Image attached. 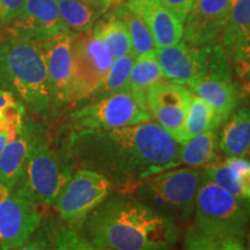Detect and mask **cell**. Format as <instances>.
I'll use <instances>...</instances> for the list:
<instances>
[{
	"label": "cell",
	"mask_w": 250,
	"mask_h": 250,
	"mask_svg": "<svg viewBox=\"0 0 250 250\" xmlns=\"http://www.w3.org/2000/svg\"><path fill=\"white\" fill-rule=\"evenodd\" d=\"M181 144L154 122L117 129H77L68 137V158L104 175L124 189L180 166Z\"/></svg>",
	"instance_id": "cell-1"
},
{
	"label": "cell",
	"mask_w": 250,
	"mask_h": 250,
	"mask_svg": "<svg viewBox=\"0 0 250 250\" xmlns=\"http://www.w3.org/2000/svg\"><path fill=\"white\" fill-rule=\"evenodd\" d=\"M81 226L93 248L101 250H165L181 239L177 223L125 193L108 196Z\"/></svg>",
	"instance_id": "cell-2"
},
{
	"label": "cell",
	"mask_w": 250,
	"mask_h": 250,
	"mask_svg": "<svg viewBox=\"0 0 250 250\" xmlns=\"http://www.w3.org/2000/svg\"><path fill=\"white\" fill-rule=\"evenodd\" d=\"M249 202L237 198L219 187L203 170L196 196L193 223L184 233V248L245 249L250 224Z\"/></svg>",
	"instance_id": "cell-3"
},
{
	"label": "cell",
	"mask_w": 250,
	"mask_h": 250,
	"mask_svg": "<svg viewBox=\"0 0 250 250\" xmlns=\"http://www.w3.org/2000/svg\"><path fill=\"white\" fill-rule=\"evenodd\" d=\"M0 88L39 115L52 109V92L39 42L8 36L0 42Z\"/></svg>",
	"instance_id": "cell-4"
},
{
	"label": "cell",
	"mask_w": 250,
	"mask_h": 250,
	"mask_svg": "<svg viewBox=\"0 0 250 250\" xmlns=\"http://www.w3.org/2000/svg\"><path fill=\"white\" fill-rule=\"evenodd\" d=\"M203 170L193 167L165 170L131 188L138 198L175 223H188L195 210Z\"/></svg>",
	"instance_id": "cell-5"
},
{
	"label": "cell",
	"mask_w": 250,
	"mask_h": 250,
	"mask_svg": "<svg viewBox=\"0 0 250 250\" xmlns=\"http://www.w3.org/2000/svg\"><path fill=\"white\" fill-rule=\"evenodd\" d=\"M70 177V169L40 126L13 192L36 206L54 205Z\"/></svg>",
	"instance_id": "cell-6"
},
{
	"label": "cell",
	"mask_w": 250,
	"mask_h": 250,
	"mask_svg": "<svg viewBox=\"0 0 250 250\" xmlns=\"http://www.w3.org/2000/svg\"><path fill=\"white\" fill-rule=\"evenodd\" d=\"M76 129H117L151 120L145 93L123 89L94 100L72 114Z\"/></svg>",
	"instance_id": "cell-7"
},
{
	"label": "cell",
	"mask_w": 250,
	"mask_h": 250,
	"mask_svg": "<svg viewBox=\"0 0 250 250\" xmlns=\"http://www.w3.org/2000/svg\"><path fill=\"white\" fill-rule=\"evenodd\" d=\"M70 103L92 98L102 85L112 64V56L93 31L73 33Z\"/></svg>",
	"instance_id": "cell-8"
},
{
	"label": "cell",
	"mask_w": 250,
	"mask_h": 250,
	"mask_svg": "<svg viewBox=\"0 0 250 250\" xmlns=\"http://www.w3.org/2000/svg\"><path fill=\"white\" fill-rule=\"evenodd\" d=\"M112 183L98 171L80 168L72 175L56 199L59 218L70 225L83 224L96 206L110 196Z\"/></svg>",
	"instance_id": "cell-9"
},
{
	"label": "cell",
	"mask_w": 250,
	"mask_h": 250,
	"mask_svg": "<svg viewBox=\"0 0 250 250\" xmlns=\"http://www.w3.org/2000/svg\"><path fill=\"white\" fill-rule=\"evenodd\" d=\"M41 223L36 205L0 184V249H22Z\"/></svg>",
	"instance_id": "cell-10"
},
{
	"label": "cell",
	"mask_w": 250,
	"mask_h": 250,
	"mask_svg": "<svg viewBox=\"0 0 250 250\" xmlns=\"http://www.w3.org/2000/svg\"><path fill=\"white\" fill-rule=\"evenodd\" d=\"M192 93L173 81H156L146 89L145 101L149 114L177 143L182 142L184 122Z\"/></svg>",
	"instance_id": "cell-11"
},
{
	"label": "cell",
	"mask_w": 250,
	"mask_h": 250,
	"mask_svg": "<svg viewBox=\"0 0 250 250\" xmlns=\"http://www.w3.org/2000/svg\"><path fill=\"white\" fill-rule=\"evenodd\" d=\"M232 6L233 0H195L184 20L183 42L193 48L219 42Z\"/></svg>",
	"instance_id": "cell-12"
},
{
	"label": "cell",
	"mask_w": 250,
	"mask_h": 250,
	"mask_svg": "<svg viewBox=\"0 0 250 250\" xmlns=\"http://www.w3.org/2000/svg\"><path fill=\"white\" fill-rule=\"evenodd\" d=\"M72 39L73 31L64 30L50 39L39 42L44 55L51 85L52 109L70 103L72 83Z\"/></svg>",
	"instance_id": "cell-13"
},
{
	"label": "cell",
	"mask_w": 250,
	"mask_h": 250,
	"mask_svg": "<svg viewBox=\"0 0 250 250\" xmlns=\"http://www.w3.org/2000/svg\"><path fill=\"white\" fill-rule=\"evenodd\" d=\"M67 30L58 12L57 0H27L20 14L7 26L9 36L42 42Z\"/></svg>",
	"instance_id": "cell-14"
},
{
	"label": "cell",
	"mask_w": 250,
	"mask_h": 250,
	"mask_svg": "<svg viewBox=\"0 0 250 250\" xmlns=\"http://www.w3.org/2000/svg\"><path fill=\"white\" fill-rule=\"evenodd\" d=\"M155 56L166 79L190 87L205 80V55L203 46L193 48L182 42L155 49Z\"/></svg>",
	"instance_id": "cell-15"
},
{
	"label": "cell",
	"mask_w": 250,
	"mask_h": 250,
	"mask_svg": "<svg viewBox=\"0 0 250 250\" xmlns=\"http://www.w3.org/2000/svg\"><path fill=\"white\" fill-rule=\"evenodd\" d=\"M220 44L239 73L250 71V0H236Z\"/></svg>",
	"instance_id": "cell-16"
},
{
	"label": "cell",
	"mask_w": 250,
	"mask_h": 250,
	"mask_svg": "<svg viewBox=\"0 0 250 250\" xmlns=\"http://www.w3.org/2000/svg\"><path fill=\"white\" fill-rule=\"evenodd\" d=\"M126 2L147 24L155 49L176 44L182 40L184 22L160 0H127Z\"/></svg>",
	"instance_id": "cell-17"
},
{
	"label": "cell",
	"mask_w": 250,
	"mask_h": 250,
	"mask_svg": "<svg viewBox=\"0 0 250 250\" xmlns=\"http://www.w3.org/2000/svg\"><path fill=\"white\" fill-rule=\"evenodd\" d=\"M39 127V125L26 115L17 133L0 153V184L8 188L11 191H13L20 179Z\"/></svg>",
	"instance_id": "cell-18"
},
{
	"label": "cell",
	"mask_w": 250,
	"mask_h": 250,
	"mask_svg": "<svg viewBox=\"0 0 250 250\" xmlns=\"http://www.w3.org/2000/svg\"><path fill=\"white\" fill-rule=\"evenodd\" d=\"M189 88L211 105L218 127L236 110L241 101V86L233 80H202Z\"/></svg>",
	"instance_id": "cell-19"
},
{
	"label": "cell",
	"mask_w": 250,
	"mask_h": 250,
	"mask_svg": "<svg viewBox=\"0 0 250 250\" xmlns=\"http://www.w3.org/2000/svg\"><path fill=\"white\" fill-rule=\"evenodd\" d=\"M219 147L228 156H246L250 149V108L235 110L224 122Z\"/></svg>",
	"instance_id": "cell-20"
},
{
	"label": "cell",
	"mask_w": 250,
	"mask_h": 250,
	"mask_svg": "<svg viewBox=\"0 0 250 250\" xmlns=\"http://www.w3.org/2000/svg\"><path fill=\"white\" fill-rule=\"evenodd\" d=\"M93 34L102 42L112 58L131 55V40L127 27L116 14L112 13L94 24Z\"/></svg>",
	"instance_id": "cell-21"
},
{
	"label": "cell",
	"mask_w": 250,
	"mask_h": 250,
	"mask_svg": "<svg viewBox=\"0 0 250 250\" xmlns=\"http://www.w3.org/2000/svg\"><path fill=\"white\" fill-rule=\"evenodd\" d=\"M218 146V127L204 131L181 146L179 155L180 166L199 167L211 164L217 158Z\"/></svg>",
	"instance_id": "cell-22"
},
{
	"label": "cell",
	"mask_w": 250,
	"mask_h": 250,
	"mask_svg": "<svg viewBox=\"0 0 250 250\" xmlns=\"http://www.w3.org/2000/svg\"><path fill=\"white\" fill-rule=\"evenodd\" d=\"M114 13L126 24L131 40V50L134 57L137 58L140 55L155 50L151 31L138 12L134 11L127 2H123L118 5Z\"/></svg>",
	"instance_id": "cell-23"
},
{
	"label": "cell",
	"mask_w": 250,
	"mask_h": 250,
	"mask_svg": "<svg viewBox=\"0 0 250 250\" xmlns=\"http://www.w3.org/2000/svg\"><path fill=\"white\" fill-rule=\"evenodd\" d=\"M57 6L62 23L73 33L90 31L101 17L99 12L81 0H57Z\"/></svg>",
	"instance_id": "cell-24"
},
{
	"label": "cell",
	"mask_w": 250,
	"mask_h": 250,
	"mask_svg": "<svg viewBox=\"0 0 250 250\" xmlns=\"http://www.w3.org/2000/svg\"><path fill=\"white\" fill-rule=\"evenodd\" d=\"M215 117L213 109L204 99L192 94L188 108L186 122H184L182 142L181 145L189 142L208 129H215ZM219 129V127H218Z\"/></svg>",
	"instance_id": "cell-25"
},
{
	"label": "cell",
	"mask_w": 250,
	"mask_h": 250,
	"mask_svg": "<svg viewBox=\"0 0 250 250\" xmlns=\"http://www.w3.org/2000/svg\"><path fill=\"white\" fill-rule=\"evenodd\" d=\"M162 79H165L164 72L153 50L134 59L126 89L145 93L149 86Z\"/></svg>",
	"instance_id": "cell-26"
},
{
	"label": "cell",
	"mask_w": 250,
	"mask_h": 250,
	"mask_svg": "<svg viewBox=\"0 0 250 250\" xmlns=\"http://www.w3.org/2000/svg\"><path fill=\"white\" fill-rule=\"evenodd\" d=\"M134 59H136V57L132 54L115 58V61H112L107 77H105L102 85L99 87V89L94 94V96L98 99L109 95V94L126 89L127 81H129L130 72L133 66Z\"/></svg>",
	"instance_id": "cell-27"
},
{
	"label": "cell",
	"mask_w": 250,
	"mask_h": 250,
	"mask_svg": "<svg viewBox=\"0 0 250 250\" xmlns=\"http://www.w3.org/2000/svg\"><path fill=\"white\" fill-rule=\"evenodd\" d=\"M205 174L211 181H213L215 184L221 187L233 196L237 198H242L241 189H240L239 183L236 179V171L233 168L232 164L229 162V159H225L221 161H212L211 164L206 165Z\"/></svg>",
	"instance_id": "cell-28"
},
{
	"label": "cell",
	"mask_w": 250,
	"mask_h": 250,
	"mask_svg": "<svg viewBox=\"0 0 250 250\" xmlns=\"http://www.w3.org/2000/svg\"><path fill=\"white\" fill-rule=\"evenodd\" d=\"M229 162L236 171V179L242 198L250 201V161L243 156H229Z\"/></svg>",
	"instance_id": "cell-29"
},
{
	"label": "cell",
	"mask_w": 250,
	"mask_h": 250,
	"mask_svg": "<svg viewBox=\"0 0 250 250\" xmlns=\"http://www.w3.org/2000/svg\"><path fill=\"white\" fill-rule=\"evenodd\" d=\"M27 0H0V28L7 27L22 11Z\"/></svg>",
	"instance_id": "cell-30"
},
{
	"label": "cell",
	"mask_w": 250,
	"mask_h": 250,
	"mask_svg": "<svg viewBox=\"0 0 250 250\" xmlns=\"http://www.w3.org/2000/svg\"><path fill=\"white\" fill-rule=\"evenodd\" d=\"M160 1L167 6L168 8L171 9L184 22L195 0H160Z\"/></svg>",
	"instance_id": "cell-31"
},
{
	"label": "cell",
	"mask_w": 250,
	"mask_h": 250,
	"mask_svg": "<svg viewBox=\"0 0 250 250\" xmlns=\"http://www.w3.org/2000/svg\"><path fill=\"white\" fill-rule=\"evenodd\" d=\"M81 1L89 5L90 7L95 9L96 12H99L101 15L104 14L112 5L111 0H81Z\"/></svg>",
	"instance_id": "cell-32"
},
{
	"label": "cell",
	"mask_w": 250,
	"mask_h": 250,
	"mask_svg": "<svg viewBox=\"0 0 250 250\" xmlns=\"http://www.w3.org/2000/svg\"><path fill=\"white\" fill-rule=\"evenodd\" d=\"M18 103H21L12 93L7 92V90L0 88V109H4L11 105H15Z\"/></svg>",
	"instance_id": "cell-33"
},
{
	"label": "cell",
	"mask_w": 250,
	"mask_h": 250,
	"mask_svg": "<svg viewBox=\"0 0 250 250\" xmlns=\"http://www.w3.org/2000/svg\"><path fill=\"white\" fill-rule=\"evenodd\" d=\"M21 126V125H20ZM19 129H15V130H7V131H2V132H0V153L2 152V149L6 146V144H7L9 140L14 137V134L17 133V131Z\"/></svg>",
	"instance_id": "cell-34"
},
{
	"label": "cell",
	"mask_w": 250,
	"mask_h": 250,
	"mask_svg": "<svg viewBox=\"0 0 250 250\" xmlns=\"http://www.w3.org/2000/svg\"><path fill=\"white\" fill-rule=\"evenodd\" d=\"M248 155H249V158H250V149H249V152H248Z\"/></svg>",
	"instance_id": "cell-35"
},
{
	"label": "cell",
	"mask_w": 250,
	"mask_h": 250,
	"mask_svg": "<svg viewBox=\"0 0 250 250\" xmlns=\"http://www.w3.org/2000/svg\"><path fill=\"white\" fill-rule=\"evenodd\" d=\"M236 1V0H233V4H234V2H235Z\"/></svg>",
	"instance_id": "cell-36"
}]
</instances>
